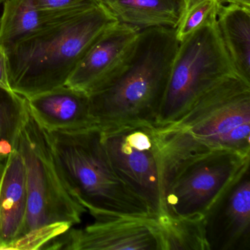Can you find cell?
I'll return each instance as SVG.
<instances>
[{"instance_id": "14", "label": "cell", "mask_w": 250, "mask_h": 250, "mask_svg": "<svg viewBox=\"0 0 250 250\" xmlns=\"http://www.w3.org/2000/svg\"><path fill=\"white\" fill-rule=\"evenodd\" d=\"M95 1L70 9L46 11L38 8L33 0H6L0 18V46L7 47L43 29L65 21Z\"/></svg>"}, {"instance_id": "7", "label": "cell", "mask_w": 250, "mask_h": 250, "mask_svg": "<svg viewBox=\"0 0 250 250\" xmlns=\"http://www.w3.org/2000/svg\"><path fill=\"white\" fill-rule=\"evenodd\" d=\"M108 157L120 178L155 217L166 213L167 168L156 125H126L101 130Z\"/></svg>"}, {"instance_id": "15", "label": "cell", "mask_w": 250, "mask_h": 250, "mask_svg": "<svg viewBox=\"0 0 250 250\" xmlns=\"http://www.w3.org/2000/svg\"><path fill=\"white\" fill-rule=\"evenodd\" d=\"M118 22L140 30L176 29L190 0H99Z\"/></svg>"}, {"instance_id": "23", "label": "cell", "mask_w": 250, "mask_h": 250, "mask_svg": "<svg viewBox=\"0 0 250 250\" xmlns=\"http://www.w3.org/2000/svg\"><path fill=\"white\" fill-rule=\"evenodd\" d=\"M6 0H0V4L4 3Z\"/></svg>"}, {"instance_id": "13", "label": "cell", "mask_w": 250, "mask_h": 250, "mask_svg": "<svg viewBox=\"0 0 250 250\" xmlns=\"http://www.w3.org/2000/svg\"><path fill=\"white\" fill-rule=\"evenodd\" d=\"M27 206L25 166L14 147L0 163V250H8L20 236Z\"/></svg>"}, {"instance_id": "5", "label": "cell", "mask_w": 250, "mask_h": 250, "mask_svg": "<svg viewBox=\"0 0 250 250\" xmlns=\"http://www.w3.org/2000/svg\"><path fill=\"white\" fill-rule=\"evenodd\" d=\"M216 17L179 42L156 126L176 122L205 92L236 74L221 38Z\"/></svg>"}, {"instance_id": "11", "label": "cell", "mask_w": 250, "mask_h": 250, "mask_svg": "<svg viewBox=\"0 0 250 250\" xmlns=\"http://www.w3.org/2000/svg\"><path fill=\"white\" fill-rule=\"evenodd\" d=\"M247 169L206 216L210 250H249L250 178Z\"/></svg>"}, {"instance_id": "1", "label": "cell", "mask_w": 250, "mask_h": 250, "mask_svg": "<svg viewBox=\"0 0 250 250\" xmlns=\"http://www.w3.org/2000/svg\"><path fill=\"white\" fill-rule=\"evenodd\" d=\"M179 42L175 29L140 30L134 52L119 74L89 95L90 112L102 130L156 125Z\"/></svg>"}, {"instance_id": "8", "label": "cell", "mask_w": 250, "mask_h": 250, "mask_svg": "<svg viewBox=\"0 0 250 250\" xmlns=\"http://www.w3.org/2000/svg\"><path fill=\"white\" fill-rule=\"evenodd\" d=\"M250 164V154L224 149L191 159L177 171L168 185L166 213L206 217Z\"/></svg>"}, {"instance_id": "18", "label": "cell", "mask_w": 250, "mask_h": 250, "mask_svg": "<svg viewBox=\"0 0 250 250\" xmlns=\"http://www.w3.org/2000/svg\"><path fill=\"white\" fill-rule=\"evenodd\" d=\"M27 109V99L0 87V163L14 150Z\"/></svg>"}, {"instance_id": "12", "label": "cell", "mask_w": 250, "mask_h": 250, "mask_svg": "<svg viewBox=\"0 0 250 250\" xmlns=\"http://www.w3.org/2000/svg\"><path fill=\"white\" fill-rule=\"evenodd\" d=\"M27 99L32 115L48 131H74L96 126L87 93L64 85Z\"/></svg>"}, {"instance_id": "4", "label": "cell", "mask_w": 250, "mask_h": 250, "mask_svg": "<svg viewBox=\"0 0 250 250\" xmlns=\"http://www.w3.org/2000/svg\"><path fill=\"white\" fill-rule=\"evenodd\" d=\"M14 147L24 160L27 191L25 219L17 240L51 225L67 224L73 227L81 223L87 209L67 184L49 133L32 115L27 102Z\"/></svg>"}, {"instance_id": "21", "label": "cell", "mask_w": 250, "mask_h": 250, "mask_svg": "<svg viewBox=\"0 0 250 250\" xmlns=\"http://www.w3.org/2000/svg\"><path fill=\"white\" fill-rule=\"evenodd\" d=\"M0 87L13 91L10 85L6 53L2 46H0Z\"/></svg>"}, {"instance_id": "17", "label": "cell", "mask_w": 250, "mask_h": 250, "mask_svg": "<svg viewBox=\"0 0 250 250\" xmlns=\"http://www.w3.org/2000/svg\"><path fill=\"white\" fill-rule=\"evenodd\" d=\"M156 219L162 230L164 250H210L205 216L165 213Z\"/></svg>"}, {"instance_id": "6", "label": "cell", "mask_w": 250, "mask_h": 250, "mask_svg": "<svg viewBox=\"0 0 250 250\" xmlns=\"http://www.w3.org/2000/svg\"><path fill=\"white\" fill-rule=\"evenodd\" d=\"M211 149L250 154V83L237 74L200 96L174 124Z\"/></svg>"}, {"instance_id": "9", "label": "cell", "mask_w": 250, "mask_h": 250, "mask_svg": "<svg viewBox=\"0 0 250 250\" xmlns=\"http://www.w3.org/2000/svg\"><path fill=\"white\" fill-rule=\"evenodd\" d=\"M94 222L70 228L43 250H164L159 222L153 216L90 213Z\"/></svg>"}, {"instance_id": "3", "label": "cell", "mask_w": 250, "mask_h": 250, "mask_svg": "<svg viewBox=\"0 0 250 250\" xmlns=\"http://www.w3.org/2000/svg\"><path fill=\"white\" fill-rule=\"evenodd\" d=\"M48 133L62 175L87 211L155 217L114 169L98 127Z\"/></svg>"}, {"instance_id": "20", "label": "cell", "mask_w": 250, "mask_h": 250, "mask_svg": "<svg viewBox=\"0 0 250 250\" xmlns=\"http://www.w3.org/2000/svg\"><path fill=\"white\" fill-rule=\"evenodd\" d=\"M90 1L91 0H33V2L39 9L61 11L80 6Z\"/></svg>"}, {"instance_id": "19", "label": "cell", "mask_w": 250, "mask_h": 250, "mask_svg": "<svg viewBox=\"0 0 250 250\" xmlns=\"http://www.w3.org/2000/svg\"><path fill=\"white\" fill-rule=\"evenodd\" d=\"M222 5L220 0H190L181 21L175 30L178 42L200 28L210 19L216 17Z\"/></svg>"}, {"instance_id": "2", "label": "cell", "mask_w": 250, "mask_h": 250, "mask_svg": "<svg viewBox=\"0 0 250 250\" xmlns=\"http://www.w3.org/2000/svg\"><path fill=\"white\" fill-rule=\"evenodd\" d=\"M117 22L96 0L77 15L4 48L13 91L29 99L65 85L89 48Z\"/></svg>"}, {"instance_id": "16", "label": "cell", "mask_w": 250, "mask_h": 250, "mask_svg": "<svg viewBox=\"0 0 250 250\" xmlns=\"http://www.w3.org/2000/svg\"><path fill=\"white\" fill-rule=\"evenodd\" d=\"M216 22L235 74L250 83V9L222 4Z\"/></svg>"}, {"instance_id": "10", "label": "cell", "mask_w": 250, "mask_h": 250, "mask_svg": "<svg viewBox=\"0 0 250 250\" xmlns=\"http://www.w3.org/2000/svg\"><path fill=\"white\" fill-rule=\"evenodd\" d=\"M140 30L118 21L106 29L84 54L65 85L88 95L106 85L131 58Z\"/></svg>"}, {"instance_id": "22", "label": "cell", "mask_w": 250, "mask_h": 250, "mask_svg": "<svg viewBox=\"0 0 250 250\" xmlns=\"http://www.w3.org/2000/svg\"><path fill=\"white\" fill-rule=\"evenodd\" d=\"M222 4H233L250 9V0H220Z\"/></svg>"}]
</instances>
